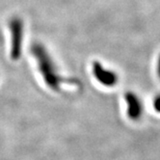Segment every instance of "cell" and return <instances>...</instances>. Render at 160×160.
I'll use <instances>...</instances> for the list:
<instances>
[{"label":"cell","mask_w":160,"mask_h":160,"mask_svg":"<svg viewBox=\"0 0 160 160\" xmlns=\"http://www.w3.org/2000/svg\"><path fill=\"white\" fill-rule=\"evenodd\" d=\"M93 74L98 81L105 87H114L119 81L118 74L109 68H104L98 61L93 63Z\"/></svg>","instance_id":"3957f363"},{"label":"cell","mask_w":160,"mask_h":160,"mask_svg":"<svg viewBox=\"0 0 160 160\" xmlns=\"http://www.w3.org/2000/svg\"><path fill=\"white\" fill-rule=\"evenodd\" d=\"M124 100L127 103V113L128 118L132 121H139L144 112L143 103L140 98L135 93L129 91L125 93Z\"/></svg>","instance_id":"277c9868"},{"label":"cell","mask_w":160,"mask_h":160,"mask_svg":"<svg viewBox=\"0 0 160 160\" xmlns=\"http://www.w3.org/2000/svg\"><path fill=\"white\" fill-rule=\"evenodd\" d=\"M156 71H157V75L160 79V55L158 56V59H157V67H156Z\"/></svg>","instance_id":"8992f818"},{"label":"cell","mask_w":160,"mask_h":160,"mask_svg":"<svg viewBox=\"0 0 160 160\" xmlns=\"http://www.w3.org/2000/svg\"><path fill=\"white\" fill-rule=\"evenodd\" d=\"M10 29L12 34V48L11 57L14 60H18L22 52L23 42V21L21 18H15L10 21Z\"/></svg>","instance_id":"7a4b0ae2"},{"label":"cell","mask_w":160,"mask_h":160,"mask_svg":"<svg viewBox=\"0 0 160 160\" xmlns=\"http://www.w3.org/2000/svg\"><path fill=\"white\" fill-rule=\"evenodd\" d=\"M31 52L38 63L39 71L42 76L44 83L50 90L54 92H59L62 84L67 82L68 80L62 77L57 71L56 65L48 49L45 48L43 44L35 42L32 44Z\"/></svg>","instance_id":"6da1fadb"},{"label":"cell","mask_w":160,"mask_h":160,"mask_svg":"<svg viewBox=\"0 0 160 160\" xmlns=\"http://www.w3.org/2000/svg\"><path fill=\"white\" fill-rule=\"evenodd\" d=\"M153 107L156 112L160 113V95L156 96L153 100Z\"/></svg>","instance_id":"5b68a950"}]
</instances>
